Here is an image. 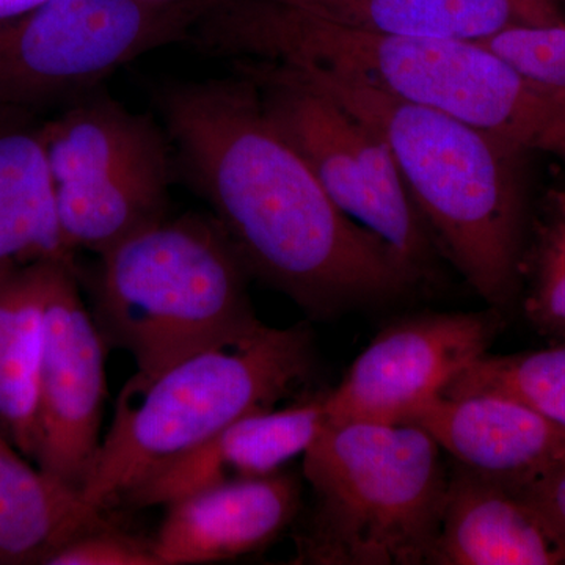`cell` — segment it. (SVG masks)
Returning <instances> with one entry per match:
<instances>
[{"label":"cell","instance_id":"cell-1","mask_svg":"<svg viewBox=\"0 0 565 565\" xmlns=\"http://www.w3.org/2000/svg\"><path fill=\"white\" fill-rule=\"evenodd\" d=\"M162 111L182 172L248 275L311 318L392 302L424 285L392 245L334 204L247 74L174 87Z\"/></svg>","mask_w":565,"mask_h":565},{"label":"cell","instance_id":"cell-2","mask_svg":"<svg viewBox=\"0 0 565 565\" xmlns=\"http://www.w3.org/2000/svg\"><path fill=\"white\" fill-rule=\"evenodd\" d=\"M192 39L241 61L332 71L565 162V103L481 43L366 31L288 0H210Z\"/></svg>","mask_w":565,"mask_h":565},{"label":"cell","instance_id":"cell-3","mask_svg":"<svg viewBox=\"0 0 565 565\" xmlns=\"http://www.w3.org/2000/svg\"><path fill=\"white\" fill-rule=\"evenodd\" d=\"M289 70L385 140L441 255L490 308L508 307L520 291L525 248L519 173L525 152L444 111L332 71Z\"/></svg>","mask_w":565,"mask_h":565},{"label":"cell","instance_id":"cell-4","mask_svg":"<svg viewBox=\"0 0 565 565\" xmlns=\"http://www.w3.org/2000/svg\"><path fill=\"white\" fill-rule=\"evenodd\" d=\"M307 326H263L236 343L212 345L122 385L114 422L82 486L96 508L120 505L131 490L215 434L270 411L310 379Z\"/></svg>","mask_w":565,"mask_h":565},{"label":"cell","instance_id":"cell-5","mask_svg":"<svg viewBox=\"0 0 565 565\" xmlns=\"http://www.w3.org/2000/svg\"><path fill=\"white\" fill-rule=\"evenodd\" d=\"M248 277L214 217L167 215L99 255L92 313L106 344L150 375L258 332Z\"/></svg>","mask_w":565,"mask_h":565},{"label":"cell","instance_id":"cell-6","mask_svg":"<svg viewBox=\"0 0 565 565\" xmlns=\"http://www.w3.org/2000/svg\"><path fill=\"white\" fill-rule=\"evenodd\" d=\"M313 493L299 563L430 564L449 473L415 424L326 423L303 455Z\"/></svg>","mask_w":565,"mask_h":565},{"label":"cell","instance_id":"cell-7","mask_svg":"<svg viewBox=\"0 0 565 565\" xmlns=\"http://www.w3.org/2000/svg\"><path fill=\"white\" fill-rule=\"evenodd\" d=\"M207 0H46L0 22V109L77 102L140 55L191 39Z\"/></svg>","mask_w":565,"mask_h":565},{"label":"cell","instance_id":"cell-8","mask_svg":"<svg viewBox=\"0 0 565 565\" xmlns=\"http://www.w3.org/2000/svg\"><path fill=\"white\" fill-rule=\"evenodd\" d=\"M264 109L330 199L433 280L441 255L385 140L366 122L277 63L243 61Z\"/></svg>","mask_w":565,"mask_h":565},{"label":"cell","instance_id":"cell-9","mask_svg":"<svg viewBox=\"0 0 565 565\" xmlns=\"http://www.w3.org/2000/svg\"><path fill=\"white\" fill-rule=\"evenodd\" d=\"M500 310L408 316L381 330L341 384L326 393V423H405L489 352Z\"/></svg>","mask_w":565,"mask_h":565},{"label":"cell","instance_id":"cell-10","mask_svg":"<svg viewBox=\"0 0 565 565\" xmlns=\"http://www.w3.org/2000/svg\"><path fill=\"white\" fill-rule=\"evenodd\" d=\"M106 349L82 297L79 267L57 264L47 292L32 462L76 489L102 445Z\"/></svg>","mask_w":565,"mask_h":565},{"label":"cell","instance_id":"cell-11","mask_svg":"<svg viewBox=\"0 0 565 565\" xmlns=\"http://www.w3.org/2000/svg\"><path fill=\"white\" fill-rule=\"evenodd\" d=\"M405 423L426 430L460 467L514 492L565 460V424L503 397L440 394Z\"/></svg>","mask_w":565,"mask_h":565},{"label":"cell","instance_id":"cell-12","mask_svg":"<svg viewBox=\"0 0 565 565\" xmlns=\"http://www.w3.org/2000/svg\"><path fill=\"white\" fill-rule=\"evenodd\" d=\"M152 539L161 565L221 563L273 544L302 509V487L289 473L207 487L166 505Z\"/></svg>","mask_w":565,"mask_h":565},{"label":"cell","instance_id":"cell-13","mask_svg":"<svg viewBox=\"0 0 565 565\" xmlns=\"http://www.w3.org/2000/svg\"><path fill=\"white\" fill-rule=\"evenodd\" d=\"M326 394L281 411L243 416L199 448L167 465L131 490L120 505H169L207 487L280 473L305 455L326 426Z\"/></svg>","mask_w":565,"mask_h":565},{"label":"cell","instance_id":"cell-14","mask_svg":"<svg viewBox=\"0 0 565 565\" xmlns=\"http://www.w3.org/2000/svg\"><path fill=\"white\" fill-rule=\"evenodd\" d=\"M430 564L561 565L565 544L522 494L456 463Z\"/></svg>","mask_w":565,"mask_h":565},{"label":"cell","instance_id":"cell-15","mask_svg":"<svg viewBox=\"0 0 565 565\" xmlns=\"http://www.w3.org/2000/svg\"><path fill=\"white\" fill-rule=\"evenodd\" d=\"M36 115L0 109V274L77 264L58 223L55 184Z\"/></svg>","mask_w":565,"mask_h":565},{"label":"cell","instance_id":"cell-16","mask_svg":"<svg viewBox=\"0 0 565 565\" xmlns=\"http://www.w3.org/2000/svg\"><path fill=\"white\" fill-rule=\"evenodd\" d=\"M110 526L81 489L17 449L0 451V565H46L70 542Z\"/></svg>","mask_w":565,"mask_h":565},{"label":"cell","instance_id":"cell-17","mask_svg":"<svg viewBox=\"0 0 565 565\" xmlns=\"http://www.w3.org/2000/svg\"><path fill=\"white\" fill-rule=\"evenodd\" d=\"M297 6L366 31L471 43L509 29L565 22L555 0H305Z\"/></svg>","mask_w":565,"mask_h":565},{"label":"cell","instance_id":"cell-18","mask_svg":"<svg viewBox=\"0 0 565 565\" xmlns=\"http://www.w3.org/2000/svg\"><path fill=\"white\" fill-rule=\"evenodd\" d=\"M57 264L65 263L0 274V435L31 462L47 292Z\"/></svg>","mask_w":565,"mask_h":565},{"label":"cell","instance_id":"cell-19","mask_svg":"<svg viewBox=\"0 0 565 565\" xmlns=\"http://www.w3.org/2000/svg\"><path fill=\"white\" fill-rule=\"evenodd\" d=\"M55 188L109 177L136 163L170 154L161 131L148 118L109 98L71 103L41 125Z\"/></svg>","mask_w":565,"mask_h":565},{"label":"cell","instance_id":"cell-20","mask_svg":"<svg viewBox=\"0 0 565 565\" xmlns=\"http://www.w3.org/2000/svg\"><path fill=\"white\" fill-rule=\"evenodd\" d=\"M170 154L87 182L55 188L58 223L71 252L103 255L167 217Z\"/></svg>","mask_w":565,"mask_h":565},{"label":"cell","instance_id":"cell-21","mask_svg":"<svg viewBox=\"0 0 565 565\" xmlns=\"http://www.w3.org/2000/svg\"><path fill=\"white\" fill-rule=\"evenodd\" d=\"M441 394L503 397L565 424V340L542 351L487 352L456 375Z\"/></svg>","mask_w":565,"mask_h":565},{"label":"cell","instance_id":"cell-22","mask_svg":"<svg viewBox=\"0 0 565 565\" xmlns=\"http://www.w3.org/2000/svg\"><path fill=\"white\" fill-rule=\"evenodd\" d=\"M527 322L544 337L565 340V185L539 204L530 247L523 248L520 288Z\"/></svg>","mask_w":565,"mask_h":565},{"label":"cell","instance_id":"cell-23","mask_svg":"<svg viewBox=\"0 0 565 565\" xmlns=\"http://www.w3.org/2000/svg\"><path fill=\"white\" fill-rule=\"evenodd\" d=\"M481 44L565 103V22L509 29Z\"/></svg>","mask_w":565,"mask_h":565},{"label":"cell","instance_id":"cell-24","mask_svg":"<svg viewBox=\"0 0 565 565\" xmlns=\"http://www.w3.org/2000/svg\"><path fill=\"white\" fill-rule=\"evenodd\" d=\"M46 565H161L151 541L122 534L115 526L82 535L58 550Z\"/></svg>","mask_w":565,"mask_h":565},{"label":"cell","instance_id":"cell-25","mask_svg":"<svg viewBox=\"0 0 565 565\" xmlns=\"http://www.w3.org/2000/svg\"><path fill=\"white\" fill-rule=\"evenodd\" d=\"M565 544V460L519 492Z\"/></svg>","mask_w":565,"mask_h":565},{"label":"cell","instance_id":"cell-26","mask_svg":"<svg viewBox=\"0 0 565 565\" xmlns=\"http://www.w3.org/2000/svg\"><path fill=\"white\" fill-rule=\"evenodd\" d=\"M46 0H0V22L21 17Z\"/></svg>","mask_w":565,"mask_h":565},{"label":"cell","instance_id":"cell-27","mask_svg":"<svg viewBox=\"0 0 565 565\" xmlns=\"http://www.w3.org/2000/svg\"><path fill=\"white\" fill-rule=\"evenodd\" d=\"M6 449H14L11 448L9 441L6 440V438L0 435V451H6Z\"/></svg>","mask_w":565,"mask_h":565},{"label":"cell","instance_id":"cell-28","mask_svg":"<svg viewBox=\"0 0 565 565\" xmlns=\"http://www.w3.org/2000/svg\"><path fill=\"white\" fill-rule=\"evenodd\" d=\"M557 6H564L565 7V0H555Z\"/></svg>","mask_w":565,"mask_h":565},{"label":"cell","instance_id":"cell-29","mask_svg":"<svg viewBox=\"0 0 565 565\" xmlns=\"http://www.w3.org/2000/svg\"><path fill=\"white\" fill-rule=\"evenodd\" d=\"M288 2H292V3H302L303 0H288Z\"/></svg>","mask_w":565,"mask_h":565}]
</instances>
